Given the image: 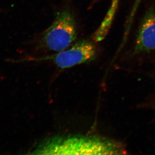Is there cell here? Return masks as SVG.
Returning <instances> with one entry per match:
<instances>
[{"mask_svg":"<svg viewBox=\"0 0 155 155\" xmlns=\"http://www.w3.org/2000/svg\"><path fill=\"white\" fill-rule=\"evenodd\" d=\"M126 152L119 143L97 136H58L43 141L32 154L119 155Z\"/></svg>","mask_w":155,"mask_h":155,"instance_id":"obj_1","label":"cell"},{"mask_svg":"<svg viewBox=\"0 0 155 155\" xmlns=\"http://www.w3.org/2000/svg\"><path fill=\"white\" fill-rule=\"evenodd\" d=\"M77 28L75 19L68 11L59 12L52 24L45 31L42 37V47L61 52L67 49L75 40Z\"/></svg>","mask_w":155,"mask_h":155,"instance_id":"obj_2","label":"cell"},{"mask_svg":"<svg viewBox=\"0 0 155 155\" xmlns=\"http://www.w3.org/2000/svg\"><path fill=\"white\" fill-rule=\"evenodd\" d=\"M96 54L94 45L89 41L84 40L68 49L39 59L52 61L59 68L67 69L93 61L95 58Z\"/></svg>","mask_w":155,"mask_h":155,"instance_id":"obj_3","label":"cell"},{"mask_svg":"<svg viewBox=\"0 0 155 155\" xmlns=\"http://www.w3.org/2000/svg\"><path fill=\"white\" fill-rule=\"evenodd\" d=\"M155 49V12L149 11L143 18L136 41L134 54L149 52Z\"/></svg>","mask_w":155,"mask_h":155,"instance_id":"obj_4","label":"cell"},{"mask_svg":"<svg viewBox=\"0 0 155 155\" xmlns=\"http://www.w3.org/2000/svg\"><path fill=\"white\" fill-rule=\"evenodd\" d=\"M119 2V0H112L110 8L100 27L94 34L93 38L94 41H102L108 34L118 8Z\"/></svg>","mask_w":155,"mask_h":155,"instance_id":"obj_5","label":"cell"},{"mask_svg":"<svg viewBox=\"0 0 155 155\" xmlns=\"http://www.w3.org/2000/svg\"><path fill=\"white\" fill-rule=\"evenodd\" d=\"M141 2V0H135L134 4L132 8L131 9V12L129 16V18L130 19H133L135 16L137 10L138 8L139 5Z\"/></svg>","mask_w":155,"mask_h":155,"instance_id":"obj_6","label":"cell"}]
</instances>
